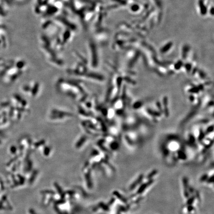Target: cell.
Returning <instances> with one entry per match:
<instances>
[{"label": "cell", "instance_id": "7", "mask_svg": "<svg viewBox=\"0 0 214 214\" xmlns=\"http://www.w3.org/2000/svg\"><path fill=\"white\" fill-rule=\"evenodd\" d=\"M195 199V196H192L189 199H188L187 201V205L189 206V205H192V204L193 203L194 200Z\"/></svg>", "mask_w": 214, "mask_h": 214}, {"label": "cell", "instance_id": "6", "mask_svg": "<svg viewBox=\"0 0 214 214\" xmlns=\"http://www.w3.org/2000/svg\"><path fill=\"white\" fill-rule=\"evenodd\" d=\"M178 156L179 157V159L181 160H185L187 158V156L185 153L182 151H179L178 152Z\"/></svg>", "mask_w": 214, "mask_h": 214}, {"label": "cell", "instance_id": "2", "mask_svg": "<svg viewBox=\"0 0 214 214\" xmlns=\"http://www.w3.org/2000/svg\"><path fill=\"white\" fill-rule=\"evenodd\" d=\"M143 178H144V175H143L141 174V175H139L138 177H137V179H136V181H134L131 184V185L130 186V187H129V189L132 190L134 189L135 188H136L137 186L138 185H139V184L142 182L143 179Z\"/></svg>", "mask_w": 214, "mask_h": 214}, {"label": "cell", "instance_id": "9", "mask_svg": "<svg viewBox=\"0 0 214 214\" xmlns=\"http://www.w3.org/2000/svg\"><path fill=\"white\" fill-rule=\"evenodd\" d=\"M207 183H213L214 181V179H213V175H212L210 177L208 178V179H207Z\"/></svg>", "mask_w": 214, "mask_h": 214}, {"label": "cell", "instance_id": "3", "mask_svg": "<svg viewBox=\"0 0 214 214\" xmlns=\"http://www.w3.org/2000/svg\"><path fill=\"white\" fill-rule=\"evenodd\" d=\"M183 185L184 186V195L185 197L188 198L189 197L188 192V179L187 177L183 178Z\"/></svg>", "mask_w": 214, "mask_h": 214}, {"label": "cell", "instance_id": "8", "mask_svg": "<svg viewBox=\"0 0 214 214\" xmlns=\"http://www.w3.org/2000/svg\"><path fill=\"white\" fill-rule=\"evenodd\" d=\"M208 178V175L207 174H204V175H202L200 178V181H207V179Z\"/></svg>", "mask_w": 214, "mask_h": 214}, {"label": "cell", "instance_id": "4", "mask_svg": "<svg viewBox=\"0 0 214 214\" xmlns=\"http://www.w3.org/2000/svg\"><path fill=\"white\" fill-rule=\"evenodd\" d=\"M114 196H116V197L118 198V199L120 200V201L122 202L123 203H127V200L126 198L125 197H124V196L122 195V194H120V193H119L118 191H115L114 192Z\"/></svg>", "mask_w": 214, "mask_h": 214}, {"label": "cell", "instance_id": "10", "mask_svg": "<svg viewBox=\"0 0 214 214\" xmlns=\"http://www.w3.org/2000/svg\"><path fill=\"white\" fill-rule=\"evenodd\" d=\"M188 212H191L193 209H194V208L193 207H192V205H189V206H188Z\"/></svg>", "mask_w": 214, "mask_h": 214}, {"label": "cell", "instance_id": "5", "mask_svg": "<svg viewBox=\"0 0 214 214\" xmlns=\"http://www.w3.org/2000/svg\"><path fill=\"white\" fill-rule=\"evenodd\" d=\"M158 172L157 170H153L151 173H150L149 174H148V175L147 177V178L149 179H152L158 173Z\"/></svg>", "mask_w": 214, "mask_h": 214}, {"label": "cell", "instance_id": "1", "mask_svg": "<svg viewBox=\"0 0 214 214\" xmlns=\"http://www.w3.org/2000/svg\"><path fill=\"white\" fill-rule=\"evenodd\" d=\"M153 182V179H149L147 182L141 185L140 187H139V188L138 189V190L137 191V194H140L142 193L145 190L146 188H147L148 187L150 186V185H151Z\"/></svg>", "mask_w": 214, "mask_h": 214}]
</instances>
